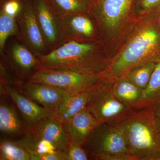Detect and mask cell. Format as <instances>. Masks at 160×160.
<instances>
[{"mask_svg": "<svg viewBox=\"0 0 160 160\" xmlns=\"http://www.w3.org/2000/svg\"><path fill=\"white\" fill-rule=\"evenodd\" d=\"M0 131L6 135H17L24 131L22 120L12 106L1 101L0 105Z\"/></svg>", "mask_w": 160, "mask_h": 160, "instance_id": "cell-19", "label": "cell"}, {"mask_svg": "<svg viewBox=\"0 0 160 160\" xmlns=\"http://www.w3.org/2000/svg\"><path fill=\"white\" fill-rule=\"evenodd\" d=\"M0 55L1 59L20 81L28 80L37 69V57L16 36L8 39Z\"/></svg>", "mask_w": 160, "mask_h": 160, "instance_id": "cell-8", "label": "cell"}, {"mask_svg": "<svg viewBox=\"0 0 160 160\" xmlns=\"http://www.w3.org/2000/svg\"><path fill=\"white\" fill-rule=\"evenodd\" d=\"M1 160H31V155L13 141H2L0 145Z\"/></svg>", "mask_w": 160, "mask_h": 160, "instance_id": "cell-23", "label": "cell"}, {"mask_svg": "<svg viewBox=\"0 0 160 160\" xmlns=\"http://www.w3.org/2000/svg\"><path fill=\"white\" fill-rule=\"evenodd\" d=\"M105 73L90 74L65 69H39L27 81L48 84L73 95L102 82Z\"/></svg>", "mask_w": 160, "mask_h": 160, "instance_id": "cell-4", "label": "cell"}, {"mask_svg": "<svg viewBox=\"0 0 160 160\" xmlns=\"http://www.w3.org/2000/svg\"><path fill=\"white\" fill-rule=\"evenodd\" d=\"M18 33L16 18L0 10V53L2 52L7 40Z\"/></svg>", "mask_w": 160, "mask_h": 160, "instance_id": "cell-24", "label": "cell"}, {"mask_svg": "<svg viewBox=\"0 0 160 160\" xmlns=\"http://www.w3.org/2000/svg\"><path fill=\"white\" fill-rule=\"evenodd\" d=\"M23 95L55 115L69 95L62 89L44 83L22 81L16 87Z\"/></svg>", "mask_w": 160, "mask_h": 160, "instance_id": "cell-9", "label": "cell"}, {"mask_svg": "<svg viewBox=\"0 0 160 160\" xmlns=\"http://www.w3.org/2000/svg\"><path fill=\"white\" fill-rule=\"evenodd\" d=\"M22 0H7L1 3V10L6 14L16 18L21 8Z\"/></svg>", "mask_w": 160, "mask_h": 160, "instance_id": "cell-26", "label": "cell"}, {"mask_svg": "<svg viewBox=\"0 0 160 160\" xmlns=\"http://www.w3.org/2000/svg\"><path fill=\"white\" fill-rule=\"evenodd\" d=\"M17 37L37 57L49 52L38 23L32 0H22L21 8L16 17Z\"/></svg>", "mask_w": 160, "mask_h": 160, "instance_id": "cell-6", "label": "cell"}, {"mask_svg": "<svg viewBox=\"0 0 160 160\" xmlns=\"http://www.w3.org/2000/svg\"><path fill=\"white\" fill-rule=\"evenodd\" d=\"M27 133L22 139L14 142L31 155V160H39L43 154L60 151L49 143L34 137L29 131Z\"/></svg>", "mask_w": 160, "mask_h": 160, "instance_id": "cell-21", "label": "cell"}, {"mask_svg": "<svg viewBox=\"0 0 160 160\" xmlns=\"http://www.w3.org/2000/svg\"><path fill=\"white\" fill-rule=\"evenodd\" d=\"M6 1H7V0H1V3L3 2H5Z\"/></svg>", "mask_w": 160, "mask_h": 160, "instance_id": "cell-30", "label": "cell"}, {"mask_svg": "<svg viewBox=\"0 0 160 160\" xmlns=\"http://www.w3.org/2000/svg\"><path fill=\"white\" fill-rule=\"evenodd\" d=\"M37 69L71 70L90 74L105 73L109 64L95 42H65L49 53L37 57Z\"/></svg>", "mask_w": 160, "mask_h": 160, "instance_id": "cell-1", "label": "cell"}, {"mask_svg": "<svg viewBox=\"0 0 160 160\" xmlns=\"http://www.w3.org/2000/svg\"><path fill=\"white\" fill-rule=\"evenodd\" d=\"M141 6L146 12L160 11V0H141Z\"/></svg>", "mask_w": 160, "mask_h": 160, "instance_id": "cell-28", "label": "cell"}, {"mask_svg": "<svg viewBox=\"0 0 160 160\" xmlns=\"http://www.w3.org/2000/svg\"></svg>", "mask_w": 160, "mask_h": 160, "instance_id": "cell-31", "label": "cell"}, {"mask_svg": "<svg viewBox=\"0 0 160 160\" xmlns=\"http://www.w3.org/2000/svg\"><path fill=\"white\" fill-rule=\"evenodd\" d=\"M133 0H97L92 10L95 17L106 29L116 30L126 19Z\"/></svg>", "mask_w": 160, "mask_h": 160, "instance_id": "cell-11", "label": "cell"}, {"mask_svg": "<svg viewBox=\"0 0 160 160\" xmlns=\"http://www.w3.org/2000/svg\"><path fill=\"white\" fill-rule=\"evenodd\" d=\"M113 81L105 79L86 108L100 123L115 126L128 120L137 111L118 99L113 92Z\"/></svg>", "mask_w": 160, "mask_h": 160, "instance_id": "cell-5", "label": "cell"}, {"mask_svg": "<svg viewBox=\"0 0 160 160\" xmlns=\"http://www.w3.org/2000/svg\"><path fill=\"white\" fill-rule=\"evenodd\" d=\"M105 81L104 78L102 82L86 91L69 95L59 112L55 116L63 123L86 108Z\"/></svg>", "mask_w": 160, "mask_h": 160, "instance_id": "cell-16", "label": "cell"}, {"mask_svg": "<svg viewBox=\"0 0 160 160\" xmlns=\"http://www.w3.org/2000/svg\"><path fill=\"white\" fill-rule=\"evenodd\" d=\"M40 29L49 52L63 43L62 18L45 0H32Z\"/></svg>", "mask_w": 160, "mask_h": 160, "instance_id": "cell-10", "label": "cell"}, {"mask_svg": "<svg viewBox=\"0 0 160 160\" xmlns=\"http://www.w3.org/2000/svg\"><path fill=\"white\" fill-rule=\"evenodd\" d=\"M86 108L63 122L69 142L82 146L92 132L100 124Z\"/></svg>", "mask_w": 160, "mask_h": 160, "instance_id": "cell-15", "label": "cell"}, {"mask_svg": "<svg viewBox=\"0 0 160 160\" xmlns=\"http://www.w3.org/2000/svg\"><path fill=\"white\" fill-rule=\"evenodd\" d=\"M160 60V22L147 23L132 35L122 52L109 63L105 78L114 81L136 66Z\"/></svg>", "mask_w": 160, "mask_h": 160, "instance_id": "cell-2", "label": "cell"}, {"mask_svg": "<svg viewBox=\"0 0 160 160\" xmlns=\"http://www.w3.org/2000/svg\"><path fill=\"white\" fill-rule=\"evenodd\" d=\"M150 107L152 110L155 121L160 134V102Z\"/></svg>", "mask_w": 160, "mask_h": 160, "instance_id": "cell-29", "label": "cell"}, {"mask_svg": "<svg viewBox=\"0 0 160 160\" xmlns=\"http://www.w3.org/2000/svg\"><path fill=\"white\" fill-rule=\"evenodd\" d=\"M89 14L79 13L62 17L63 43L70 41L94 42L97 33L96 27L88 16Z\"/></svg>", "mask_w": 160, "mask_h": 160, "instance_id": "cell-13", "label": "cell"}, {"mask_svg": "<svg viewBox=\"0 0 160 160\" xmlns=\"http://www.w3.org/2000/svg\"><path fill=\"white\" fill-rule=\"evenodd\" d=\"M113 91L120 102L133 109V106L142 96L143 89L136 86L126 76L113 81Z\"/></svg>", "mask_w": 160, "mask_h": 160, "instance_id": "cell-18", "label": "cell"}, {"mask_svg": "<svg viewBox=\"0 0 160 160\" xmlns=\"http://www.w3.org/2000/svg\"><path fill=\"white\" fill-rule=\"evenodd\" d=\"M115 127L122 132L129 154L136 160H160V134L151 107L137 111Z\"/></svg>", "mask_w": 160, "mask_h": 160, "instance_id": "cell-3", "label": "cell"}, {"mask_svg": "<svg viewBox=\"0 0 160 160\" xmlns=\"http://www.w3.org/2000/svg\"><path fill=\"white\" fill-rule=\"evenodd\" d=\"M97 160H136L129 153L118 152L112 154L101 156L96 158Z\"/></svg>", "mask_w": 160, "mask_h": 160, "instance_id": "cell-27", "label": "cell"}, {"mask_svg": "<svg viewBox=\"0 0 160 160\" xmlns=\"http://www.w3.org/2000/svg\"><path fill=\"white\" fill-rule=\"evenodd\" d=\"M1 89L13 101L28 129L35 126L43 118L52 115L47 109L21 93L14 86L1 82Z\"/></svg>", "mask_w": 160, "mask_h": 160, "instance_id": "cell-14", "label": "cell"}, {"mask_svg": "<svg viewBox=\"0 0 160 160\" xmlns=\"http://www.w3.org/2000/svg\"><path fill=\"white\" fill-rule=\"evenodd\" d=\"M89 158L95 160L101 156L112 153H129L122 132L115 126L100 123L83 144Z\"/></svg>", "mask_w": 160, "mask_h": 160, "instance_id": "cell-7", "label": "cell"}, {"mask_svg": "<svg viewBox=\"0 0 160 160\" xmlns=\"http://www.w3.org/2000/svg\"><path fill=\"white\" fill-rule=\"evenodd\" d=\"M157 62H149L134 67L126 76L136 86L144 90L148 86Z\"/></svg>", "mask_w": 160, "mask_h": 160, "instance_id": "cell-22", "label": "cell"}, {"mask_svg": "<svg viewBox=\"0 0 160 160\" xmlns=\"http://www.w3.org/2000/svg\"><path fill=\"white\" fill-rule=\"evenodd\" d=\"M160 102V60L157 62L153 73L140 100L133 107L138 111L153 106Z\"/></svg>", "mask_w": 160, "mask_h": 160, "instance_id": "cell-20", "label": "cell"}, {"mask_svg": "<svg viewBox=\"0 0 160 160\" xmlns=\"http://www.w3.org/2000/svg\"><path fill=\"white\" fill-rule=\"evenodd\" d=\"M47 4L61 17L67 15L90 14L97 0H45Z\"/></svg>", "mask_w": 160, "mask_h": 160, "instance_id": "cell-17", "label": "cell"}, {"mask_svg": "<svg viewBox=\"0 0 160 160\" xmlns=\"http://www.w3.org/2000/svg\"><path fill=\"white\" fill-rule=\"evenodd\" d=\"M28 130L34 137L49 143L58 151H64L69 145L63 123L53 115L43 118Z\"/></svg>", "mask_w": 160, "mask_h": 160, "instance_id": "cell-12", "label": "cell"}, {"mask_svg": "<svg viewBox=\"0 0 160 160\" xmlns=\"http://www.w3.org/2000/svg\"><path fill=\"white\" fill-rule=\"evenodd\" d=\"M65 160H87L89 157L83 146L69 142L68 147L63 151Z\"/></svg>", "mask_w": 160, "mask_h": 160, "instance_id": "cell-25", "label": "cell"}]
</instances>
